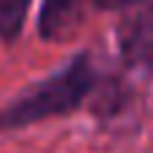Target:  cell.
I'll use <instances>...</instances> for the list:
<instances>
[{
    "mask_svg": "<svg viewBox=\"0 0 153 153\" xmlns=\"http://www.w3.org/2000/svg\"><path fill=\"white\" fill-rule=\"evenodd\" d=\"M94 89V67L86 54L75 56L65 70L24 91L19 100L0 110V129H19L43 118L73 113Z\"/></svg>",
    "mask_w": 153,
    "mask_h": 153,
    "instance_id": "cell-1",
    "label": "cell"
},
{
    "mask_svg": "<svg viewBox=\"0 0 153 153\" xmlns=\"http://www.w3.org/2000/svg\"><path fill=\"white\" fill-rule=\"evenodd\" d=\"M118 48L132 70L153 73V3L137 8L118 27Z\"/></svg>",
    "mask_w": 153,
    "mask_h": 153,
    "instance_id": "cell-2",
    "label": "cell"
},
{
    "mask_svg": "<svg viewBox=\"0 0 153 153\" xmlns=\"http://www.w3.org/2000/svg\"><path fill=\"white\" fill-rule=\"evenodd\" d=\"M86 3L89 0H43V8H40V35L48 38V40L67 38L75 30Z\"/></svg>",
    "mask_w": 153,
    "mask_h": 153,
    "instance_id": "cell-3",
    "label": "cell"
},
{
    "mask_svg": "<svg viewBox=\"0 0 153 153\" xmlns=\"http://www.w3.org/2000/svg\"><path fill=\"white\" fill-rule=\"evenodd\" d=\"M27 11L30 0H0V40L11 43L19 38Z\"/></svg>",
    "mask_w": 153,
    "mask_h": 153,
    "instance_id": "cell-4",
    "label": "cell"
},
{
    "mask_svg": "<svg viewBox=\"0 0 153 153\" xmlns=\"http://www.w3.org/2000/svg\"><path fill=\"white\" fill-rule=\"evenodd\" d=\"M91 5L97 8H105V11H118V8H129V5H137L143 0H89Z\"/></svg>",
    "mask_w": 153,
    "mask_h": 153,
    "instance_id": "cell-5",
    "label": "cell"
}]
</instances>
